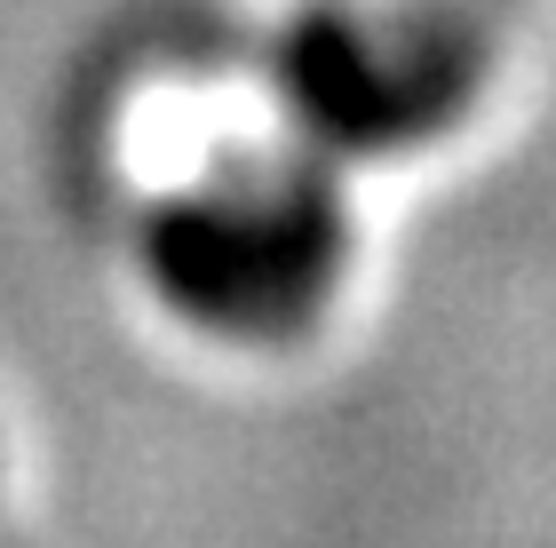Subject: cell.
Instances as JSON below:
<instances>
[{
  "label": "cell",
  "instance_id": "cell-1",
  "mask_svg": "<svg viewBox=\"0 0 556 548\" xmlns=\"http://www.w3.org/2000/svg\"><path fill=\"white\" fill-rule=\"evenodd\" d=\"M350 222L326 160H247L184 183L151 215V279L215 334H294L334 294Z\"/></svg>",
  "mask_w": 556,
  "mask_h": 548
},
{
  "label": "cell",
  "instance_id": "cell-2",
  "mask_svg": "<svg viewBox=\"0 0 556 548\" xmlns=\"http://www.w3.org/2000/svg\"><path fill=\"white\" fill-rule=\"evenodd\" d=\"M477 48L421 9L326 0L278 40V104L318 160H382L469 104Z\"/></svg>",
  "mask_w": 556,
  "mask_h": 548
}]
</instances>
